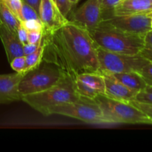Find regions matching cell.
<instances>
[{"label":"cell","mask_w":152,"mask_h":152,"mask_svg":"<svg viewBox=\"0 0 152 152\" xmlns=\"http://www.w3.org/2000/svg\"><path fill=\"white\" fill-rule=\"evenodd\" d=\"M43 60L54 64L65 76L74 79L83 73L101 72L97 45L88 31L68 19L56 31H44Z\"/></svg>","instance_id":"6da1fadb"},{"label":"cell","mask_w":152,"mask_h":152,"mask_svg":"<svg viewBox=\"0 0 152 152\" xmlns=\"http://www.w3.org/2000/svg\"><path fill=\"white\" fill-rule=\"evenodd\" d=\"M88 32L97 47L114 53L139 54L145 45V36L123 31L105 21Z\"/></svg>","instance_id":"7a4b0ae2"},{"label":"cell","mask_w":152,"mask_h":152,"mask_svg":"<svg viewBox=\"0 0 152 152\" xmlns=\"http://www.w3.org/2000/svg\"><path fill=\"white\" fill-rule=\"evenodd\" d=\"M80 96L74 88V79L65 76L50 88L39 93L22 96V100L42 115L49 116L53 108L75 102Z\"/></svg>","instance_id":"3957f363"},{"label":"cell","mask_w":152,"mask_h":152,"mask_svg":"<svg viewBox=\"0 0 152 152\" xmlns=\"http://www.w3.org/2000/svg\"><path fill=\"white\" fill-rule=\"evenodd\" d=\"M94 99L109 125L152 124L151 119L131 102L116 100L105 95H99Z\"/></svg>","instance_id":"277c9868"},{"label":"cell","mask_w":152,"mask_h":152,"mask_svg":"<svg viewBox=\"0 0 152 152\" xmlns=\"http://www.w3.org/2000/svg\"><path fill=\"white\" fill-rule=\"evenodd\" d=\"M65 77L54 64L43 60L34 69L24 74L19 84L21 96L39 93L50 88Z\"/></svg>","instance_id":"5b68a950"},{"label":"cell","mask_w":152,"mask_h":152,"mask_svg":"<svg viewBox=\"0 0 152 152\" xmlns=\"http://www.w3.org/2000/svg\"><path fill=\"white\" fill-rule=\"evenodd\" d=\"M59 114L77 119L90 124L109 125L97 102L94 99L80 96L77 101L56 106L50 115Z\"/></svg>","instance_id":"8992f818"},{"label":"cell","mask_w":152,"mask_h":152,"mask_svg":"<svg viewBox=\"0 0 152 152\" xmlns=\"http://www.w3.org/2000/svg\"><path fill=\"white\" fill-rule=\"evenodd\" d=\"M98 61L101 73L120 74L140 72L149 61L140 54L130 55L108 51L97 47Z\"/></svg>","instance_id":"52a82bcc"},{"label":"cell","mask_w":152,"mask_h":152,"mask_svg":"<svg viewBox=\"0 0 152 152\" xmlns=\"http://www.w3.org/2000/svg\"><path fill=\"white\" fill-rule=\"evenodd\" d=\"M151 12L126 15V16H112L102 21L108 22L123 31L145 36L151 31Z\"/></svg>","instance_id":"ba28073f"},{"label":"cell","mask_w":152,"mask_h":152,"mask_svg":"<svg viewBox=\"0 0 152 152\" xmlns=\"http://www.w3.org/2000/svg\"><path fill=\"white\" fill-rule=\"evenodd\" d=\"M69 20L88 31L96 28L102 21L99 0H87L81 7L71 13Z\"/></svg>","instance_id":"9c48e42d"},{"label":"cell","mask_w":152,"mask_h":152,"mask_svg":"<svg viewBox=\"0 0 152 152\" xmlns=\"http://www.w3.org/2000/svg\"><path fill=\"white\" fill-rule=\"evenodd\" d=\"M74 88L80 96L94 99L105 95V82L101 72L83 73L74 79Z\"/></svg>","instance_id":"30bf717a"},{"label":"cell","mask_w":152,"mask_h":152,"mask_svg":"<svg viewBox=\"0 0 152 152\" xmlns=\"http://www.w3.org/2000/svg\"><path fill=\"white\" fill-rule=\"evenodd\" d=\"M40 20L45 28L44 31H56L68 22L52 0H41L39 10Z\"/></svg>","instance_id":"8fae6325"},{"label":"cell","mask_w":152,"mask_h":152,"mask_svg":"<svg viewBox=\"0 0 152 152\" xmlns=\"http://www.w3.org/2000/svg\"><path fill=\"white\" fill-rule=\"evenodd\" d=\"M24 73L0 74V104L22 100L19 91V84Z\"/></svg>","instance_id":"7c38bea8"},{"label":"cell","mask_w":152,"mask_h":152,"mask_svg":"<svg viewBox=\"0 0 152 152\" xmlns=\"http://www.w3.org/2000/svg\"><path fill=\"white\" fill-rule=\"evenodd\" d=\"M105 82V96L116 100L130 102L134 100L138 92L134 91L116 80L111 74L102 73Z\"/></svg>","instance_id":"4fadbf2b"},{"label":"cell","mask_w":152,"mask_h":152,"mask_svg":"<svg viewBox=\"0 0 152 152\" xmlns=\"http://www.w3.org/2000/svg\"><path fill=\"white\" fill-rule=\"evenodd\" d=\"M0 39L4 45L9 63L17 56H25L23 45L19 40L17 34L9 29L3 23L0 25Z\"/></svg>","instance_id":"5bb4252c"},{"label":"cell","mask_w":152,"mask_h":152,"mask_svg":"<svg viewBox=\"0 0 152 152\" xmlns=\"http://www.w3.org/2000/svg\"><path fill=\"white\" fill-rule=\"evenodd\" d=\"M152 11L150 0H121L113 10V16H126Z\"/></svg>","instance_id":"9a60e30c"},{"label":"cell","mask_w":152,"mask_h":152,"mask_svg":"<svg viewBox=\"0 0 152 152\" xmlns=\"http://www.w3.org/2000/svg\"><path fill=\"white\" fill-rule=\"evenodd\" d=\"M111 74L116 80L123 83L126 87L137 92L142 91L148 86L142 75L137 71Z\"/></svg>","instance_id":"2e32d148"},{"label":"cell","mask_w":152,"mask_h":152,"mask_svg":"<svg viewBox=\"0 0 152 152\" xmlns=\"http://www.w3.org/2000/svg\"><path fill=\"white\" fill-rule=\"evenodd\" d=\"M45 46L42 40V43L38 48L33 53L30 54L26 55L25 56V62H26V66L25 69V74L34 68H37L41 62L42 61L43 53H44Z\"/></svg>","instance_id":"e0dca14e"},{"label":"cell","mask_w":152,"mask_h":152,"mask_svg":"<svg viewBox=\"0 0 152 152\" xmlns=\"http://www.w3.org/2000/svg\"><path fill=\"white\" fill-rule=\"evenodd\" d=\"M120 1L121 0H99V4H100L102 13V20L113 16V10Z\"/></svg>","instance_id":"ac0fdd59"},{"label":"cell","mask_w":152,"mask_h":152,"mask_svg":"<svg viewBox=\"0 0 152 152\" xmlns=\"http://www.w3.org/2000/svg\"><path fill=\"white\" fill-rule=\"evenodd\" d=\"M31 19H40L39 13L31 6L22 1L21 12V22Z\"/></svg>","instance_id":"d6986e66"},{"label":"cell","mask_w":152,"mask_h":152,"mask_svg":"<svg viewBox=\"0 0 152 152\" xmlns=\"http://www.w3.org/2000/svg\"><path fill=\"white\" fill-rule=\"evenodd\" d=\"M134 101L152 105V86H147L145 88L138 92Z\"/></svg>","instance_id":"ffe728a7"},{"label":"cell","mask_w":152,"mask_h":152,"mask_svg":"<svg viewBox=\"0 0 152 152\" xmlns=\"http://www.w3.org/2000/svg\"><path fill=\"white\" fill-rule=\"evenodd\" d=\"M21 25L27 31H39L44 32L45 28L40 19H31L21 22Z\"/></svg>","instance_id":"44dd1931"},{"label":"cell","mask_w":152,"mask_h":152,"mask_svg":"<svg viewBox=\"0 0 152 152\" xmlns=\"http://www.w3.org/2000/svg\"><path fill=\"white\" fill-rule=\"evenodd\" d=\"M52 1L59 8L62 15L65 17H68L73 7V5L70 3V1L68 0H52Z\"/></svg>","instance_id":"7402d4cb"},{"label":"cell","mask_w":152,"mask_h":152,"mask_svg":"<svg viewBox=\"0 0 152 152\" xmlns=\"http://www.w3.org/2000/svg\"><path fill=\"white\" fill-rule=\"evenodd\" d=\"M11 68L17 73H24L25 74V66H26V62H25V56H20L14 58L11 62H10Z\"/></svg>","instance_id":"603a6c76"},{"label":"cell","mask_w":152,"mask_h":152,"mask_svg":"<svg viewBox=\"0 0 152 152\" xmlns=\"http://www.w3.org/2000/svg\"><path fill=\"white\" fill-rule=\"evenodd\" d=\"M11 11L17 16L21 21V12H22V0H4Z\"/></svg>","instance_id":"cb8c5ba5"},{"label":"cell","mask_w":152,"mask_h":152,"mask_svg":"<svg viewBox=\"0 0 152 152\" xmlns=\"http://www.w3.org/2000/svg\"><path fill=\"white\" fill-rule=\"evenodd\" d=\"M148 86H152V62H148L140 71Z\"/></svg>","instance_id":"d4e9b609"},{"label":"cell","mask_w":152,"mask_h":152,"mask_svg":"<svg viewBox=\"0 0 152 152\" xmlns=\"http://www.w3.org/2000/svg\"><path fill=\"white\" fill-rule=\"evenodd\" d=\"M131 103L134 105L135 107L142 111V112L145 113L152 121V105L146 103H142V102H137V101H131Z\"/></svg>","instance_id":"484cf974"},{"label":"cell","mask_w":152,"mask_h":152,"mask_svg":"<svg viewBox=\"0 0 152 152\" xmlns=\"http://www.w3.org/2000/svg\"><path fill=\"white\" fill-rule=\"evenodd\" d=\"M43 31H28V43H38L42 42L43 37Z\"/></svg>","instance_id":"4316f807"},{"label":"cell","mask_w":152,"mask_h":152,"mask_svg":"<svg viewBox=\"0 0 152 152\" xmlns=\"http://www.w3.org/2000/svg\"><path fill=\"white\" fill-rule=\"evenodd\" d=\"M41 43L42 42L38 43H27V44L23 45L24 55L26 56V55H28L30 54V53L35 51V50L38 48L39 46L41 45Z\"/></svg>","instance_id":"83f0119b"},{"label":"cell","mask_w":152,"mask_h":152,"mask_svg":"<svg viewBox=\"0 0 152 152\" xmlns=\"http://www.w3.org/2000/svg\"><path fill=\"white\" fill-rule=\"evenodd\" d=\"M140 54L149 62H152V46L145 45Z\"/></svg>","instance_id":"f1b7e54d"},{"label":"cell","mask_w":152,"mask_h":152,"mask_svg":"<svg viewBox=\"0 0 152 152\" xmlns=\"http://www.w3.org/2000/svg\"><path fill=\"white\" fill-rule=\"evenodd\" d=\"M16 34H17L18 37H19V40L21 41V42L22 43V45H25L27 43H28V31L23 28V27L21 25L20 28L17 30L16 31Z\"/></svg>","instance_id":"f546056e"},{"label":"cell","mask_w":152,"mask_h":152,"mask_svg":"<svg viewBox=\"0 0 152 152\" xmlns=\"http://www.w3.org/2000/svg\"><path fill=\"white\" fill-rule=\"evenodd\" d=\"M22 1L26 3V4H29L30 6H31V7L39 13L41 0H22Z\"/></svg>","instance_id":"4dcf8cb0"},{"label":"cell","mask_w":152,"mask_h":152,"mask_svg":"<svg viewBox=\"0 0 152 152\" xmlns=\"http://www.w3.org/2000/svg\"><path fill=\"white\" fill-rule=\"evenodd\" d=\"M144 40H145V44L148 45L152 46V30L148 31L144 37Z\"/></svg>","instance_id":"1f68e13d"},{"label":"cell","mask_w":152,"mask_h":152,"mask_svg":"<svg viewBox=\"0 0 152 152\" xmlns=\"http://www.w3.org/2000/svg\"><path fill=\"white\" fill-rule=\"evenodd\" d=\"M68 1H70V3H71L73 6H74L80 1V0H68Z\"/></svg>","instance_id":"d6a6232c"},{"label":"cell","mask_w":152,"mask_h":152,"mask_svg":"<svg viewBox=\"0 0 152 152\" xmlns=\"http://www.w3.org/2000/svg\"><path fill=\"white\" fill-rule=\"evenodd\" d=\"M151 27L152 29V12H151Z\"/></svg>","instance_id":"836d02e7"},{"label":"cell","mask_w":152,"mask_h":152,"mask_svg":"<svg viewBox=\"0 0 152 152\" xmlns=\"http://www.w3.org/2000/svg\"><path fill=\"white\" fill-rule=\"evenodd\" d=\"M1 19H0V25H1Z\"/></svg>","instance_id":"e575fe53"},{"label":"cell","mask_w":152,"mask_h":152,"mask_svg":"<svg viewBox=\"0 0 152 152\" xmlns=\"http://www.w3.org/2000/svg\"><path fill=\"white\" fill-rule=\"evenodd\" d=\"M150 1H152V0H150Z\"/></svg>","instance_id":"d590c367"}]
</instances>
